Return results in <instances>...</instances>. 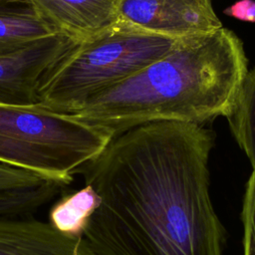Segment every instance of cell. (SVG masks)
Instances as JSON below:
<instances>
[{
    "instance_id": "6da1fadb",
    "label": "cell",
    "mask_w": 255,
    "mask_h": 255,
    "mask_svg": "<svg viewBox=\"0 0 255 255\" xmlns=\"http://www.w3.org/2000/svg\"><path fill=\"white\" fill-rule=\"evenodd\" d=\"M212 130L156 122L112 138L81 167L101 203L84 238L98 255H222L209 194Z\"/></svg>"
},
{
    "instance_id": "7a4b0ae2",
    "label": "cell",
    "mask_w": 255,
    "mask_h": 255,
    "mask_svg": "<svg viewBox=\"0 0 255 255\" xmlns=\"http://www.w3.org/2000/svg\"><path fill=\"white\" fill-rule=\"evenodd\" d=\"M248 70L242 41L222 27L179 39L168 53L73 115L114 136L156 122L202 125L229 116Z\"/></svg>"
},
{
    "instance_id": "3957f363",
    "label": "cell",
    "mask_w": 255,
    "mask_h": 255,
    "mask_svg": "<svg viewBox=\"0 0 255 255\" xmlns=\"http://www.w3.org/2000/svg\"><path fill=\"white\" fill-rule=\"evenodd\" d=\"M108 130L41 104L0 102V163L62 186L112 140Z\"/></svg>"
},
{
    "instance_id": "277c9868",
    "label": "cell",
    "mask_w": 255,
    "mask_h": 255,
    "mask_svg": "<svg viewBox=\"0 0 255 255\" xmlns=\"http://www.w3.org/2000/svg\"><path fill=\"white\" fill-rule=\"evenodd\" d=\"M178 40L118 22L62 57L41 84L39 104L58 113L76 114L92 97L168 53Z\"/></svg>"
},
{
    "instance_id": "5b68a950",
    "label": "cell",
    "mask_w": 255,
    "mask_h": 255,
    "mask_svg": "<svg viewBox=\"0 0 255 255\" xmlns=\"http://www.w3.org/2000/svg\"><path fill=\"white\" fill-rule=\"evenodd\" d=\"M118 22L170 39L221 29L211 0H117Z\"/></svg>"
},
{
    "instance_id": "8992f818",
    "label": "cell",
    "mask_w": 255,
    "mask_h": 255,
    "mask_svg": "<svg viewBox=\"0 0 255 255\" xmlns=\"http://www.w3.org/2000/svg\"><path fill=\"white\" fill-rule=\"evenodd\" d=\"M75 45L66 37L52 34L0 56V102L38 104L39 89L46 75Z\"/></svg>"
},
{
    "instance_id": "52a82bcc",
    "label": "cell",
    "mask_w": 255,
    "mask_h": 255,
    "mask_svg": "<svg viewBox=\"0 0 255 255\" xmlns=\"http://www.w3.org/2000/svg\"><path fill=\"white\" fill-rule=\"evenodd\" d=\"M29 4L55 34L75 44L118 23L117 0H29Z\"/></svg>"
},
{
    "instance_id": "ba28073f",
    "label": "cell",
    "mask_w": 255,
    "mask_h": 255,
    "mask_svg": "<svg viewBox=\"0 0 255 255\" xmlns=\"http://www.w3.org/2000/svg\"><path fill=\"white\" fill-rule=\"evenodd\" d=\"M0 255H98L83 236L57 231L31 215L0 216Z\"/></svg>"
},
{
    "instance_id": "9c48e42d",
    "label": "cell",
    "mask_w": 255,
    "mask_h": 255,
    "mask_svg": "<svg viewBox=\"0 0 255 255\" xmlns=\"http://www.w3.org/2000/svg\"><path fill=\"white\" fill-rule=\"evenodd\" d=\"M55 34L30 5L0 9V56Z\"/></svg>"
},
{
    "instance_id": "30bf717a",
    "label": "cell",
    "mask_w": 255,
    "mask_h": 255,
    "mask_svg": "<svg viewBox=\"0 0 255 255\" xmlns=\"http://www.w3.org/2000/svg\"><path fill=\"white\" fill-rule=\"evenodd\" d=\"M101 203L96 190L88 184L57 200L49 211V223L59 232L83 236L89 220Z\"/></svg>"
},
{
    "instance_id": "8fae6325",
    "label": "cell",
    "mask_w": 255,
    "mask_h": 255,
    "mask_svg": "<svg viewBox=\"0 0 255 255\" xmlns=\"http://www.w3.org/2000/svg\"><path fill=\"white\" fill-rule=\"evenodd\" d=\"M230 131L255 167V67L248 70L233 109L226 117Z\"/></svg>"
},
{
    "instance_id": "7c38bea8",
    "label": "cell",
    "mask_w": 255,
    "mask_h": 255,
    "mask_svg": "<svg viewBox=\"0 0 255 255\" xmlns=\"http://www.w3.org/2000/svg\"><path fill=\"white\" fill-rule=\"evenodd\" d=\"M62 187L49 180L17 187H0V216L32 215L54 199Z\"/></svg>"
},
{
    "instance_id": "4fadbf2b",
    "label": "cell",
    "mask_w": 255,
    "mask_h": 255,
    "mask_svg": "<svg viewBox=\"0 0 255 255\" xmlns=\"http://www.w3.org/2000/svg\"><path fill=\"white\" fill-rule=\"evenodd\" d=\"M242 222L244 228V255H255V167L246 184L243 200Z\"/></svg>"
},
{
    "instance_id": "5bb4252c",
    "label": "cell",
    "mask_w": 255,
    "mask_h": 255,
    "mask_svg": "<svg viewBox=\"0 0 255 255\" xmlns=\"http://www.w3.org/2000/svg\"><path fill=\"white\" fill-rule=\"evenodd\" d=\"M41 180H44V179L32 172L0 163V187L1 188L35 184Z\"/></svg>"
},
{
    "instance_id": "9a60e30c",
    "label": "cell",
    "mask_w": 255,
    "mask_h": 255,
    "mask_svg": "<svg viewBox=\"0 0 255 255\" xmlns=\"http://www.w3.org/2000/svg\"><path fill=\"white\" fill-rule=\"evenodd\" d=\"M22 5H30L29 0H0V9Z\"/></svg>"
}]
</instances>
